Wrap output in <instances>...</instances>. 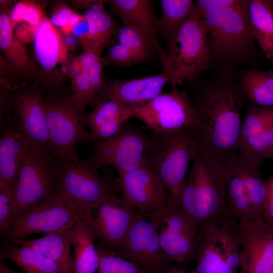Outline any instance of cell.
<instances>
[{"instance_id": "obj_1", "label": "cell", "mask_w": 273, "mask_h": 273, "mask_svg": "<svg viewBox=\"0 0 273 273\" xmlns=\"http://www.w3.org/2000/svg\"><path fill=\"white\" fill-rule=\"evenodd\" d=\"M230 79L208 82L189 94L196 114L193 130L198 155L209 167L225 176L238 162L246 100L239 82Z\"/></svg>"}, {"instance_id": "obj_2", "label": "cell", "mask_w": 273, "mask_h": 273, "mask_svg": "<svg viewBox=\"0 0 273 273\" xmlns=\"http://www.w3.org/2000/svg\"><path fill=\"white\" fill-rule=\"evenodd\" d=\"M202 17L208 26L210 59L218 63H239L255 54L256 49L248 15V1Z\"/></svg>"}, {"instance_id": "obj_3", "label": "cell", "mask_w": 273, "mask_h": 273, "mask_svg": "<svg viewBox=\"0 0 273 273\" xmlns=\"http://www.w3.org/2000/svg\"><path fill=\"white\" fill-rule=\"evenodd\" d=\"M104 168V175H100L86 159L61 161L58 193L78 219L87 220L101 201L118 193L116 177Z\"/></svg>"}, {"instance_id": "obj_4", "label": "cell", "mask_w": 273, "mask_h": 273, "mask_svg": "<svg viewBox=\"0 0 273 273\" xmlns=\"http://www.w3.org/2000/svg\"><path fill=\"white\" fill-rule=\"evenodd\" d=\"M60 162L52 152L28 143L13 193L12 223L26 211L58 193Z\"/></svg>"}, {"instance_id": "obj_5", "label": "cell", "mask_w": 273, "mask_h": 273, "mask_svg": "<svg viewBox=\"0 0 273 273\" xmlns=\"http://www.w3.org/2000/svg\"><path fill=\"white\" fill-rule=\"evenodd\" d=\"M226 178L206 165L197 154L179 194L178 203L201 229L223 216Z\"/></svg>"}, {"instance_id": "obj_6", "label": "cell", "mask_w": 273, "mask_h": 273, "mask_svg": "<svg viewBox=\"0 0 273 273\" xmlns=\"http://www.w3.org/2000/svg\"><path fill=\"white\" fill-rule=\"evenodd\" d=\"M151 134L147 168L178 203L190 166L198 154L193 126L171 135Z\"/></svg>"}, {"instance_id": "obj_7", "label": "cell", "mask_w": 273, "mask_h": 273, "mask_svg": "<svg viewBox=\"0 0 273 273\" xmlns=\"http://www.w3.org/2000/svg\"><path fill=\"white\" fill-rule=\"evenodd\" d=\"M208 30L204 20L195 11L167 47L163 71L169 77L173 89L185 81H194L207 69L210 61Z\"/></svg>"}, {"instance_id": "obj_8", "label": "cell", "mask_w": 273, "mask_h": 273, "mask_svg": "<svg viewBox=\"0 0 273 273\" xmlns=\"http://www.w3.org/2000/svg\"><path fill=\"white\" fill-rule=\"evenodd\" d=\"M43 107L54 155L65 162L80 159L78 145L91 143L94 138L73 103L71 92L65 88L43 92Z\"/></svg>"}, {"instance_id": "obj_9", "label": "cell", "mask_w": 273, "mask_h": 273, "mask_svg": "<svg viewBox=\"0 0 273 273\" xmlns=\"http://www.w3.org/2000/svg\"><path fill=\"white\" fill-rule=\"evenodd\" d=\"M29 53L32 82L44 92L64 89L72 61L68 47L61 30L47 16L37 27Z\"/></svg>"}, {"instance_id": "obj_10", "label": "cell", "mask_w": 273, "mask_h": 273, "mask_svg": "<svg viewBox=\"0 0 273 273\" xmlns=\"http://www.w3.org/2000/svg\"><path fill=\"white\" fill-rule=\"evenodd\" d=\"M146 213L156 224L162 248L171 262L185 265L196 260L201 229L170 195L161 206Z\"/></svg>"}, {"instance_id": "obj_11", "label": "cell", "mask_w": 273, "mask_h": 273, "mask_svg": "<svg viewBox=\"0 0 273 273\" xmlns=\"http://www.w3.org/2000/svg\"><path fill=\"white\" fill-rule=\"evenodd\" d=\"M13 115L29 143L52 152L43 91L34 83L1 86V119Z\"/></svg>"}, {"instance_id": "obj_12", "label": "cell", "mask_w": 273, "mask_h": 273, "mask_svg": "<svg viewBox=\"0 0 273 273\" xmlns=\"http://www.w3.org/2000/svg\"><path fill=\"white\" fill-rule=\"evenodd\" d=\"M241 236L238 222L222 217L201 229L192 273H238Z\"/></svg>"}, {"instance_id": "obj_13", "label": "cell", "mask_w": 273, "mask_h": 273, "mask_svg": "<svg viewBox=\"0 0 273 273\" xmlns=\"http://www.w3.org/2000/svg\"><path fill=\"white\" fill-rule=\"evenodd\" d=\"M151 140V133L127 121L114 137L93 140L92 153L86 159L97 169L111 166L117 174L147 167Z\"/></svg>"}, {"instance_id": "obj_14", "label": "cell", "mask_w": 273, "mask_h": 273, "mask_svg": "<svg viewBox=\"0 0 273 273\" xmlns=\"http://www.w3.org/2000/svg\"><path fill=\"white\" fill-rule=\"evenodd\" d=\"M266 195L259 168L238 162L226 174L223 217L238 222L263 219Z\"/></svg>"}, {"instance_id": "obj_15", "label": "cell", "mask_w": 273, "mask_h": 273, "mask_svg": "<svg viewBox=\"0 0 273 273\" xmlns=\"http://www.w3.org/2000/svg\"><path fill=\"white\" fill-rule=\"evenodd\" d=\"M152 133L167 135L192 127L196 114L187 89L161 94L147 104L131 108Z\"/></svg>"}, {"instance_id": "obj_16", "label": "cell", "mask_w": 273, "mask_h": 273, "mask_svg": "<svg viewBox=\"0 0 273 273\" xmlns=\"http://www.w3.org/2000/svg\"><path fill=\"white\" fill-rule=\"evenodd\" d=\"M77 220L57 193L19 216L2 235L11 243L36 233L47 235L71 228Z\"/></svg>"}, {"instance_id": "obj_17", "label": "cell", "mask_w": 273, "mask_h": 273, "mask_svg": "<svg viewBox=\"0 0 273 273\" xmlns=\"http://www.w3.org/2000/svg\"><path fill=\"white\" fill-rule=\"evenodd\" d=\"M237 154L238 162L257 168L273 158V107H247Z\"/></svg>"}, {"instance_id": "obj_18", "label": "cell", "mask_w": 273, "mask_h": 273, "mask_svg": "<svg viewBox=\"0 0 273 273\" xmlns=\"http://www.w3.org/2000/svg\"><path fill=\"white\" fill-rule=\"evenodd\" d=\"M116 252L153 273L166 269L171 262L162 248L156 224L146 212H139L123 243Z\"/></svg>"}, {"instance_id": "obj_19", "label": "cell", "mask_w": 273, "mask_h": 273, "mask_svg": "<svg viewBox=\"0 0 273 273\" xmlns=\"http://www.w3.org/2000/svg\"><path fill=\"white\" fill-rule=\"evenodd\" d=\"M139 212L118 193L103 200L87 220L95 241L109 250L117 251Z\"/></svg>"}, {"instance_id": "obj_20", "label": "cell", "mask_w": 273, "mask_h": 273, "mask_svg": "<svg viewBox=\"0 0 273 273\" xmlns=\"http://www.w3.org/2000/svg\"><path fill=\"white\" fill-rule=\"evenodd\" d=\"M240 273H273V230L263 219L238 222Z\"/></svg>"}, {"instance_id": "obj_21", "label": "cell", "mask_w": 273, "mask_h": 273, "mask_svg": "<svg viewBox=\"0 0 273 273\" xmlns=\"http://www.w3.org/2000/svg\"><path fill=\"white\" fill-rule=\"evenodd\" d=\"M118 193L128 204L141 212H147L163 204L169 196L157 176L147 167L117 174Z\"/></svg>"}, {"instance_id": "obj_22", "label": "cell", "mask_w": 273, "mask_h": 273, "mask_svg": "<svg viewBox=\"0 0 273 273\" xmlns=\"http://www.w3.org/2000/svg\"><path fill=\"white\" fill-rule=\"evenodd\" d=\"M168 83H170L169 77L164 71L142 78L107 79L94 102L113 100L130 109L141 106L162 94Z\"/></svg>"}, {"instance_id": "obj_23", "label": "cell", "mask_w": 273, "mask_h": 273, "mask_svg": "<svg viewBox=\"0 0 273 273\" xmlns=\"http://www.w3.org/2000/svg\"><path fill=\"white\" fill-rule=\"evenodd\" d=\"M0 191L13 195L29 142L14 115L0 120Z\"/></svg>"}, {"instance_id": "obj_24", "label": "cell", "mask_w": 273, "mask_h": 273, "mask_svg": "<svg viewBox=\"0 0 273 273\" xmlns=\"http://www.w3.org/2000/svg\"><path fill=\"white\" fill-rule=\"evenodd\" d=\"M111 14L116 15L123 25L131 27L145 35L153 46L160 63L165 67L166 52L158 38L160 18L155 13L152 0L107 1Z\"/></svg>"}, {"instance_id": "obj_25", "label": "cell", "mask_w": 273, "mask_h": 273, "mask_svg": "<svg viewBox=\"0 0 273 273\" xmlns=\"http://www.w3.org/2000/svg\"><path fill=\"white\" fill-rule=\"evenodd\" d=\"M4 7L0 14V49L3 57L19 77L26 83H32V64L29 52L26 44L14 33L16 26L9 16L11 8L9 5Z\"/></svg>"}, {"instance_id": "obj_26", "label": "cell", "mask_w": 273, "mask_h": 273, "mask_svg": "<svg viewBox=\"0 0 273 273\" xmlns=\"http://www.w3.org/2000/svg\"><path fill=\"white\" fill-rule=\"evenodd\" d=\"M107 1H96L83 14L88 24L85 38L80 42L83 50H93L103 53L111 46L114 36L120 27L115 21L111 14L105 9Z\"/></svg>"}, {"instance_id": "obj_27", "label": "cell", "mask_w": 273, "mask_h": 273, "mask_svg": "<svg viewBox=\"0 0 273 273\" xmlns=\"http://www.w3.org/2000/svg\"><path fill=\"white\" fill-rule=\"evenodd\" d=\"M72 228L40 238L20 240L11 243L27 246L49 258L58 265L62 273H74L71 252Z\"/></svg>"}, {"instance_id": "obj_28", "label": "cell", "mask_w": 273, "mask_h": 273, "mask_svg": "<svg viewBox=\"0 0 273 273\" xmlns=\"http://www.w3.org/2000/svg\"><path fill=\"white\" fill-rule=\"evenodd\" d=\"M92 229L87 220L78 219L71 232L74 273H95L100 257Z\"/></svg>"}, {"instance_id": "obj_29", "label": "cell", "mask_w": 273, "mask_h": 273, "mask_svg": "<svg viewBox=\"0 0 273 273\" xmlns=\"http://www.w3.org/2000/svg\"><path fill=\"white\" fill-rule=\"evenodd\" d=\"M248 15L254 39L267 59L273 61V6L269 1H248Z\"/></svg>"}, {"instance_id": "obj_30", "label": "cell", "mask_w": 273, "mask_h": 273, "mask_svg": "<svg viewBox=\"0 0 273 273\" xmlns=\"http://www.w3.org/2000/svg\"><path fill=\"white\" fill-rule=\"evenodd\" d=\"M239 83L245 99L250 104L273 107V69L266 71L255 68L246 69L241 75Z\"/></svg>"}, {"instance_id": "obj_31", "label": "cell", "mask_w": 273, "mask_h": 273, "mask_svg": "<svg viewBox=\"0 0 273 273\" xmlns=\"http://www.w3.org/2000/svg\"><path fill=\"white\" fill-rule=\"evenodd\" d=\"M160 3L162 15L159 32L168 47L183 25L194 15L196 3L192 0H160Z\"/></svg>"}, {"instance_id": "obj_32", "label": "cell", "mask_w": 273, "mask_h": 273, "mask_svg": "<svg viewBox=\"0 0 273 273\" xmlns=\"http://www.w3.org/2000/svg\"><path fill=\"white\" fill-rule=\"evenodd\" d=\"M1 256L15 263L24 273H62L55 262L24 245L5 244Z\"/></svg>"}, {"instance_id": "obj_33", "label": "cell", "mask_w": 273, "mask_h": 273, "mask_svg": "<svg viewBox=\"0 0 273 273\" xmlns=\"http://www.w3.org/2000/svg\"><path fill=\"white\" fill-rule=\"evenodd\" d=\"M69 75L71 79L73 103L79 114L83 116L86 113V107L94 101L98 92L82 69L78 56L72 61Z\"/></svg>"}, {"instance_id": "obj_34", "label": "cell", "mask_w": 273, "mask_h": 273, "mask_svg": "<svg viewBox=\"0 0 273 273\" xmlns=\"http://www.w3.org/2000/svg\"><path fill=\"white\" fill-rule=\"evenodd\" d=\"M95 108L90 113L82 116L83 121L90 131L103 124L116 118L129 115L134 116L132 110L115 101H99L95 102Z\"/></svg>"}, {"instance_id": "obj_35", "label": "cell", "mask_w": 273, "mask_h": 273, "mask_svg": "<svg viewBox=\"0 0 273 273\" xmlns=\"http://www.w3.org/2000/svg\"><path fill=\"white\" fill-rule=\"evenodd\" d=\"M100 262L97 273H153L120 256L116 251L97 243Z\"/></svg>"}, {"instance_id": "obj_36", "label": "cell", "mask_w": 273, "mask_h": 273, "mask_svg": "<svg viewBox=\"0 0 273 273\" xmlns=\"http://www.w3.org/2000/svg\"><path fill=\"white\" fill-rule=\"evenodd\" d=\"M117 35L119 43L131 50L142 62L148 60L154 53L156 54L150 40L134 28L122 25Z\"/></svg>"}, {"instance_id": "obj_37", "label": "cell", "mask_w": 273, "mask_h": 273, "mask_svg": "<svg viewBox=\"0 0 273 273\" xmlns=\"http://www.w3.org/2000/svg\"><path fill=\"white\" fill-rule=\"evenodd\" d=\"M9 16L15 26L24 22L34 29L37 28L46 16L38 3L27 0L16 3L11 8Z\"/></svg>"}, {"instance_id": "obj_38", "label": "cell", "mask_w": 273, "mask_h": 273, "mask_svg": "<svg viewBox=\"0 0 273 273\" xmlns=\"http://www.w3.org/2000/svg\"><path fill=\"white\" fill-rule=\"evenodd\" d=\"M104 66L127 67L142 63L141 60L131 50L120 43L110 46L107 53L103 56Z\"/></svg>"}, {"instance_id": "obj_39", "label": "cell", "mask_w": 273, "mask_h": 273, "mask_svg": "<svg viewBox=\"0 0 273 273\" xmlns=\"http://www.w3.org/2000/svg\"><path fill=\"white\" fill-rule=\"evenodd\" d=\"M131 117L132 116L129 115H125L116 118L90 131L94 140H106L116 135Z\"/></svg>"}, {"instance_id": "obj_40", "label": "cell", "mask_w": 273, "mask_h": 273, "mask_svg": "<svg viewBox=\"0 0 273 273\" xmlns=\"http://www.w3.org/2000/svg\"><path fill=\"white\" fill-rule=\"evenodd\" d=\"M12 194L0 191V233L2 235L12 223Z\"/></svg>"}, {"instance_id": "obj_41", "label": "cell", "mask_w": 273, "mask_h": 273, "mask_svg": "<svg viewBox=\"0 0 273 273\" xmlns=\"http://www.w3.org/2000/svg\"><path fill=\"white\" fill-rule=\"evenodd\" d=\"M243 0H197L196 12L200 16L208 12L223 10L240 4Z\"/></svg>"}, {"instance_id": "obj_42", "label": "cell", "mask_w": 273, "mask_h": 273, "mask_svg": "<svg viewBox=\"0 0 273 273\" xmlns=\"http://www.w3.org/2000/svg\"><path fill=\"white\" fill-rule=\"evenodd\" d=\"M75 13L67 4L60 3L53 7L49 19L55 26L61 29L69 23Z\"/></svg>"}, {"instance_id": "obj_43", "label": "cell", "mask_w": 273, "mask_h": 273, "mask_svg": "<svg viewBox=\"0 0 273 273\" xmlns=\"http://www.w3.org/2000/svg\"><path fill=\"white\" fill-rule=\"evenodd\" d=\"M267 195L264 208L263 220L270 226H273V171L266 179Z\"/></svg>"}, {"instance_id": "obj_44", "label": "cell", "mask_w": 273, "mask_h": 273, "mask_svg": "<svg viewBox=\"0 0 273 273\" xmlns=\"http://www.w3.org/2000/svg\"><path fill=\"white\" fill-rule=\"evenodd\" d=\"M88 24L86 19L83 14L80 20L74 26L72 34L76 37L79 42L82 41L87 35Z\"/></svg>"}, {"instance_id": "obj_45", "label": "cell", "mask_w": 273, "mask_h": 273, "mask_svg": "<svg viewBox=\"0 0 273 273\" xmlns=\"http://www.w3.org/2000/svg\"><path fill=\"white\" fill-rule=\"evenodd\" d=\"M158 273H192V272L187 271L180 268L168 267Z\"/></svg>"}, {"instance_id": "obj_46", "label": "cell", "mask_w": 273, "mask_h": 273, "mask_svg": "<svg viewBox=\"0 0 273 273\" xmlns=\"http://www.w3.org/2000/svg\"><path fill=\"white\" fill-rule=\"evenodd\" d=\"M0 273H19L11 268L1 258L0 262Z\"/></svg>"}, {"instance_id": "obj_47", "label": "cell", "mask_w": 273, "mask_h": 273, "mask_svg": "<svg viewBox=\"0 0 273 273\" xmlns=\"http://www.w3.org/2000/svg\"><path fill=\"white\" fill-rule=\"evenodd\" d=\"M271 4L272 5V6H273V1H269Z\"/></svg>"}, {"instance_id": "obj_48", "label": "cell", "mask_w": 273, "mask_h": 273, "mask_svg": "<svg viewBox=\"0 0 273 273\" xmlns=\"http://www.w3.org/2000/svg\"><path fill=\"white\" fill-rule=\"evenodd\" d=\"M270 227L271 228V229H272V230H273V226H270Z\"/></svg>"}]
</instances>
